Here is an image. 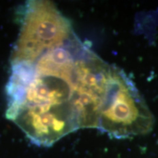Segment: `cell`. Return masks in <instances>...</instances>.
<instances>
[{"label":"cell","mask_w":158,"mask_h":158,"mask_svg":"<svg viewBox=\"0 0 158 158\" xmlns=\"http://www.w3.org/2000/svg\"><path fill=\"white\" fill-rule=\"evenodd\" d=\"M70 21L53 2L27 1L21 13V27L11 53L10 64L34 62L75 35Z\"/></svg>","instance_id":"obj_3"},{"label":"cell","mask_w":158,"mask_h":158,"mask_svg":"<svg viewBox=\"0 0 158 158\" xmlns=\"http://www.w3.org/2000/svg\"><path fill=\"white\" fill-rule=\"evenodd\" d=\"M154 123L152 114L133 81L111 64L98 129L110 137L127 138L149 133Z\"/></svg>","instance_id":"obj_2"},{"label":"cell","mask_w":158,"mask_h":158,"mask_svg":"<svg viewBox=\"0 0 158 158\" xmlns=\"http://www.w3.org/2000/svg\"><path fill=\"white\" fill-rule=\"evenodd\" d=\"M86 46L75 35L34 62L11 64L5 116L33 143L50 147L81 128Z\"/></svg>","instance_id":"obj_1"}]
</instances>
